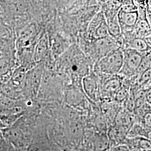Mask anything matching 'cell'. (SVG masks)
Here are the masks:
<instances>
[{"label": "cell", "instance_id": "obj_5", "mask_svg": "<svg viewBox=\"0 0 151 151\" xmlns=\"http://www.w3.org/2000/svg\"><path fill=\"white\" fill-rule=\"evenodd\" d=\"M123 52V64L120 72L132 75L136 72L139 68L143 57L141 53L130 48L127 49Z\"/></svg>", "mask_w": 151, "mask_h": 151}, {"label": "cell", "instance_id": "obj_14", "mask_svg": "<svg viewBox=\"0 0 151 151\" xmlns=\"http://www.w3.org/2000/svg\"><path fill=\"white\" fill-rule=\"evenodd\" d=\"M122 85V83L119 78H113L108 80L104 83L103 89L108 92H113L117 91Z\"/></svg>", "mask_w": 151, "mask_h": 151}, {"label": "cell", "instance_id": "obj_10", "mask_svg": "<svg viewBox=\"0 0 151 151\" xmlns=\"http://www.w3.org/2000/svg\"><path fill=\"white\" fill-rule=\"evenodd\" d=\"M84 88L87 95L90 98L94 99L96 97L97 92V84L95 80L91 76H88L83 80Z\"/></svg>", "mask_w": 151, "mask_h": 151}, {"label": "cell", "instance_id": "obj_20", "mask_svg": "<svg viewBox=\"0 0 151 151\" xmlns=\"http://www.w3.org/2000/svg\"><path fill=\"white\" fill-rule=\"evenodd\" d=\"M114 151H128L127 148L124 147H119L118 148H116V150Z\"/></svg>", "mask_w": 151, "mask_h": 151}, {"label": "cell", "instance_id": "obj_6", "mask_svg": "<svg viewBox=\"0 0 151 151\" xmlns=\"http://www.w3.org/2000/svg\"><path fill=\"white\" fill-rule=\"evenodd\" d=\"M121 31L128 30L135 27L138 21V12L132 7H122L117 15Z\"/></svg>", "mask_w": 151, "mask_h": 151}, {"label": "cell", "instance_id": "obj_3", "mask_svg": "<svg viewBox=\"0 0 151 151\" xmlns=\"http://www.w3.org/2000/svg\"><path fill=\"white\" fill-rule=\"evenodd\" d=\"M27 151H58L42 128L32 132V137Z\"/></svg>", "mask_w": 151, "mask_h": 151}, {"label": "cell", "instance_id": "obj_12", "mask_svg": "<svg viewBox=\"0 0 151 151\" xmlns=\"http://www.w3.org/2000/svg\"><path fill=\"white\" fill-rule=\"evenodd\" d=\"M129 48L142 53L148 50L149 45L143 38H135L130 41Z\"/></svg>", "mask_w": 151, "mask_h": 151}, {"label": "cell", "instance_id": "obj_16", "mask_svg": "<svg viewBox=\"0 0 151 151\" xmlns=\"http://www.w3.org/2000/svg\"><path fill=\"white\" fill-rule=\"evenodd\" d=\"M151 67L146 69L140 75L139 83L140 84H145L149 81H151Z\"/></svg>", "mask_w": 151, "mask_h": 151}, {"label": "cell", "instance_id": "obj_4", "mask_svg": "<svg viewBox=\"0 0 151 151\" xmlns=\"http://www.w3.org/2000/svg\"><path fill=\"white\" fill-rule=\"evenodd\" d=\"M88 32L89 37L93 41L109 35L106 19L103 11L97 13L92 19L88 27Z\"/></svg>", "mask_w": 151, "mask_h": 151}, {"label": "cell", "instance_id": "obj_2", "mask_svg": "<svg viewBox=\"0 0 151 151\" xmlns=\"http://www.w3.org/2000/svg\"><path fill=\"white\" fill-rule=\"evenodd\" d=\"M123 64V52L120 49L111 52L99 60L97 68L104 74L114 75L120 72Z\"/></svg>", "mask_w": 151, "mask_h": 151}, {"label": "cell", "instance_id": "obj_19", "mask_svg": "<svg viewBox=\"0 0 151 151\" xmlns=\"http://www.w3.org/2000/svg\"><path fill=\"white\" fill-rule=\"evenodd\" d=\"M146 119L145 120L146 121V124L148 125V127L150 126L151 127V114H147L146 116Z\"/></svg>", "mask_w": 151, "mask_h": 151}, {"label": "cell", "instance_id": "obj_7", "mask_svg": "<svg viewBox=\"0 0 151 151\" xmlns=\"http://www.w3.org/2000/svg\"><path fill=\"white\" fill-rule=\"evenodd\" d=\"M117 49L118 46L116 42L109 35L105 38L93 41L94 52L99 57V60Z\"/></svg>", "mask_w": 151, "mask_h": 151}, {"label": "cell", "instance_id": "obj_18", "mask_svg": "<svg viewBox=\"0 0 151 151\" xmlns=\"http://www.w3.org/2000/svg\"><path fill=\"white\" fill-rule=\"evenodd\" d=\"M6 142H7V140L5 139L1 131L0 130V148L4 146Z\"/></svg>", "mask_w": 151, "mask_h": 151}, {"label": "cell", "instance_id": "obj_11", "mask_svg": "<svg viewBox=\"0 0 151 151\" xmlns=\"http://www.w3.org/2000/svg\"><path fill=\"white\" fill-rule=\"evenodd\" d=\"M109 35L113 38H117L121 34V29L118 22L117 16L106 20Z\"/></svg>", "mask_w": 151, "mask_h": 151}, {"label": "cell", "instance_id": "obj_1", "mask_svg": "<svg viewBox=\"0 0 151 151\" xmlns=\"http://www.w3.org/2000/svg\"><path fill=\"white\" fill-rule=\"evenodd\" d=\"M1 131L6 140L14 148L27 149L32 137L30 122L24 115H22L10 127Z\"/></svg>", "mask_w": 151, "mask_h": 151}, {"label": "cell", "instance_id": "obj_8", "mask_svg": "<svg viewBox=\"0 0 151 151\" xmlns=\"http://www.w3.org/2000/svg\"><path fill=\"white\" fill-rule=\"evenodd\" d=\"M50 52L48 37L45 32L39 39L35 46L34 58L35 63L38 64L42 62Z\"/></svg>", "mask_w": 151, "mask_h": 151}, {"label": "cell", "instance_id": "obj_21", "mask_svg": "<svg viewBox=\"0 0 151 151\" xmlns=\"http://www.w3.org/2000/svg\"><path fill=\"white\" fill-rule=\"evenodd\" d=\"M1 53H0V57H1Z\"/></svg>", "mask_w": 151, "mask_h": 151}, {"label": "cell", "instance_id": "obj_15", "mask_svg": "<svg viewBox=\"0 0 151 151\" xmlns=\"http://www.w3.org/2000/svg\"><path fill=\"white\" fill-rule=\"evenodd\" d=\"M129 88L127 86H121L119 90L116 91V99L119 101H122L126 99L129 94Z\"/></svg>", "mask_w": 151, "mask_h": 151}, {"label": "cell", "instance_id": "obj_17", "mask_svg": "<svg viewBox=\"0 0 151 151\" xmlns=\"http://www.w3.org/2000/svg\"><path fill=\"white\" fill-rule=\"evenodd\" d=\"M126 108L130 112L133 111L135 106V101L134 100L132 96H130L129 94L128 97L126 98Z\"/></svg>", "mask_w": 151, "mask_h": 151}, {"label": "cell", "instance_id": "obj_9", "mask_svg": "<svg viewBox=\"0 0 151 151\" xmlns=\"http://www.w3.org/2000/svg\"><path fill=\"white\" fill-rule=\"evenodd\" d=\"M130 127L116 125L109 131V138L115 144H119L124 141L129 133Z\"/></svg>", "mask_w": 151, "mask_h": 151}, {"label": "cell", "instance_id": "obj_13", "mask_svg": "<svg viewBox=\"0 0 151 151\" xmlns=\"http://www.w3.org/2000/svg\"><path fill=\"white\" fill-rule=\"evenodd\" d=\"M115 121L116 125H117L128 127L130 128L133 121V118L128 113L123 111L118 114Z\"/></svg>", "mask_w": 151, "mask_h": 151}]
</instances>
